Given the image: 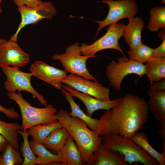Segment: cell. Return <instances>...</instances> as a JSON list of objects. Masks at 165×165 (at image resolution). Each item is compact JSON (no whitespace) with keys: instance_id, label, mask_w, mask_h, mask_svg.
Here are the masks:
<instances>
[{"instance_id":"cell-32","label":"cell","mask_w":165,"mask_h":165,"mask_svg":"<svg viewBox=\"0 0 165 165\" xmlns=\"http://www.w3.org/2000/svg\"><path fill=\"white\" fill-rule=\"evenodd\" d=\"M0 112L4 113L9 119H16L19 117V113L15 110L14 108H6L0 105Z\"/></svg>"},{"instance_id":"cell-31","label":"cell","mask_w":165,"mask_h":165,"mask_svg":"<svg viewBox=\"0 0 165 165\" xmlns=\"http://www.w3.org/2000/svg\"><path fill=\"white\" fill-rule=\"evenodd\" d=\"M14 3L17 6L24 5L28 7H33L40 4L42 1L41 0H13Z\"/></svg>"},{"instance_id":"cell-10","label":"cell","mask_w":165,"mask_h":165,"mask_svg":"<svg viewBox=\"0 0 165 165\" xmlns=\"http://www.w3.org/2000/svg\"><path fill=\"white\" fill-rule=\"evenodd\" d=\"M21 20L16 33L10 39L17 41L18 35L21 30L29 24H36L42 19H51L57 13L53 3L49 2H42L38 6L33 7L23 5L18 6Z\"/></svg>"},{"instance_id":"cell-13","label":"cell","mask_w":165,"mask_h":165,"mask_svg":"<svg viewBox=\"0 0 165 165\" xmlns=\"http://www.w3.org/2000/svg\"><path fill=\"white\" fill-rule=\"evenodd\" d=\"M30 71L33 76L45 81L57 90H61L62 81L67 75L64 70L57 68L38 61L31 65Z\"/></svg>"},{"instance_id":"cell-30","label":"cell","mask_w":165,"mask_h":165,"mask_svg":"<svg viewBox=\"0 0 165 165\" xmlns=\"http://www.w3.org/2000/svg\"><path fill=\"white\" fill-rule=\"evenodd\" d=\"M162 42L157 47L153 49L152 57H165V38L162 39Z\"/></svg>"},{"instance_id":"cell-15","label":"cell","mask_w":165,"mask_h":165,"mask_svg":"<svg viewBox=\"0 0 165 165\" xmlns=\"http://www.w3.org/2000/svg\"><path fill=\"white\" fill-rule=\"evenodd\" d=\"M86 165H128L123 156L118 152L107 148L102 144L94 152Z\"/></svg>"},{"instance_id":"cell-6","label":"cell","mask_w":165,"mask_h":165,"mask_svg":"<svg viewBox=\"0 0 165 165\" xmlns=\"http://www.w3.org/2000/svg\"><path fill=\"white\" fill-rule=\"evenodd\" d=\"M80 46L78 42L65 48L64 53H55L52 57L53 60H59L67 73L75 74L94 81L96 79L91 75L86 66L87 60L91 57L82 55Z\"/></svg>"},{"instance_id":"cell-22","label":"cell","mask_w":165,"mask_h":165,"mask_svg":"<svg viewBox=\"0 0 165 165\" xmlns=\"http://www.w3.org/2000/svg\"><path fill=\"white\" fill-rule=\"evenodd\" d=\"M65 160V165H82V156L76 144L70 135L65 145L58 153Z\"/></svg>"},{"instance_id":"cell-23","label":"cell","mask_w":165,"mask_h":165,"mask_svg":"<svg viewBox=\"0 0 165 165\" xmlns=\"http://www.w3.org/2000/svg\"><path fill=\"white\" fill-rule=\"evenodd\" d=\"M62 127L61 123L57 120L48 124H39L29 128L28 132L32 140L42 144L51 132Z\"/></svg>"},{"instance_id":"cell-4","label":"cell","mask_w":165,"mask_h":165,"mask_svg":"<svg viewBox=\"0 0 165 165\" xmlns=\"http://www.w3.org/2000/svg\"><path fill=\"white\" fill-rule=\"evenodd\" d=\"M7 94L8 98L15 101L20 108L22 119L21 131L26 130L37 124H48L57 121L55 117L57 110L52 105L48 104L43 108H37L32 106L21 93L8 92Z\"/></svg>"},{"instance_id":"cell-21","label":"cell","mask_w":165,"mask_h":165,"mask_svg":"<svg viewBox=\"0 0 165 165\" xmlns=\"http://www.w3.org/2000/svg\"><path fill=\"white\" fill-rule=\"evenodd\" d=\"M61 90L70 104L71 112H68L69 114L72 116L83 120L91 130L96 131L99 124V119L93 118L86 114L80 108V106L75 102L73 97L69 92L62 88Z\"/></svg>"},{"instance_id":"cell-36","label":"cell","mask_w":165,"mask_h":165,"mask_svg":"<svg viewBox=\"0 0 165 165\" xmlns=\"http://www.w3.org/2000/svg\"><path fill=\"white\" fill-rule=\"evenodd\" d=\"M162 4H165V0H162Z\"/></svg>"},{"instance_id":"cell-27","label":"cell","mask_w":165,"mask_h":165,"mask_svg":"<svg viewBox=\"0 0 165 165\" xmlns=\"http://www.w3.org/2000/svg\"><path fill=\"white\" fill-rule=\"evenodd\" d=\"M24 160L18 149L14 148L9 142L0 155V165H22Z\"/></svg>"},{"instance_id":"cell-11","label":"cell","mask_w":165,"mask_h":165,"mask_svg":"<svg viewBox=\"0 0 165 165\" xmlns=\"http://www.w3.org/2000/svg\"><path fill=\"white\" fill-rule=\"evenodd\" d=\"M90 80L78 75L70 74L62 81V83L68 85L81 93L89 95L102 101H109L110 90L97 81Z\"/></svg>"},{"instance_id":"cell-9","label":"cell","mask_w":165,"mask_h":165,"mask_svg":"<svg viewBox=\"0 0 165 165\" xmlns=\"http://www.w3.org/2000/svg\"><path fill=\"white\" fill-rule=\"evenodd\" d=\"M101 2L108 5L109 11L104 20H95L99 26L95 38L105 27L116 24L123 19L127 18L129 20L134 17L138 13L137 4L134 0H102Z\"/></svg>"},{"instance_id":"cell-12","label":"cell","mask_w":165,"mask_h":165,"mask_svg":"<svg viewBox=\"0 0 165 165\" xmlns=\"http://www.w3.org/2000/svg\"><path fill=\"white\" fill-rule=\"evenodd\" d=\"M30 57L18 44L17 41L2 39L0 43V67L12 66L19 68L28 63Z\"/></svg>"},{"instance_id":"cell-17","label":"cell","mask_w":165,"mask_h":165,"mask_svg":"<svg viewBox=\"0 0 165 165\" xmlns=\"http://www.w3.org/2000/svg\"><path fill=\"white\" fill-rule=\"evenodd\" d=\"M145 22L141 17L137 16L129 20L126 25L123 35L125 42L132 50L142 43L141 34Z\"/></svg>"},{"instance_id":"cell-20","label":"cell","mask_w":165,"mask_h":165,"mask_svg":"<svg viewBox=\"0 0 165 165\" xmlns=\"http://www.w3.org/2000/svg\"><path fill=\"white\" fill-rule=\"evenodd\" d=\"M145 63V75L150 84L165 78V57H151Z\"/></svg>"},{"instance_id":"cell-14","label":"cell","mask_w":165,"mask_h":165,"mask_svg":"<svg viewBox=\"0 0 165 165\" xmlns=\"http://www.w3.org/2000/svg\"><path fill=\"white\" fill-rule=\"evenodd\" d=\"M61 88L65 89L73 97L80 100L86 106L87 115L92 117L95 111L104 109L108 110L117 105L122 97L109 101H104L93 97L89 95L80 92L67 85H62Z\"/></svg>"},{"instance_id":"cell-7","label":"cell","mask_w":165,"mask_h":165,"mask_svg":"<svg viewBox=\"0 0 165 165\" xmlns=\"http://www.w3.org/2000/svg\"><path fill=\"white\" fill-rule=\"evenodd\" d=\"M3 72L6 77L4 83V87L8 92L18 93L25 91L31 93L34 98H36L40 104L46 106L48 104L44 97L32 86L31 80L33 75L31 72L26 73L20 71L19 68L9 66L1 68Z\"/></svg>"},{"instance_id":"cell-18","label":"cell","mask_w":165,"mask_h":165,"mask_svg":"<svg viewBox=\"0 0 165 165\" xmlns=\"http://www.w3.org/2000/svg\"><path fill=\"white\" fill-rule=\"evenodd\" d=\"M29 143L33 153L38 156L35 164L65 165V160L60 154L52 153L42 144L33 140L30 141Z\"/></svg>"},{"instance_id":"cell-28","label":"cell","mask_w":165,"mask_h":165,"mask_svg":"<svg viewBox=\"0 0 165 165\" xmlns=\"http://www.w3.org/2000/svg\"><path fill=\"white\" fill-rule=\"evenodd\" d=\"M18 134L21 135L23 139L20 148V152L24 158V162L22 165H34L37 160L36 157L33 153L30 146L28 141L29 135L27 130L22 131L20 130L18 131Z\"/></svg>"},{"instance_id":"cell-35","label":"cell","mask_w":165,"mask_h":165,"mask_svg":"<svg viewBox=\"0 0 165 165\" xmlns=\"http://www.w3.org/2000/svg\"><path fill=\"white\" fill-rule=\"evenodd\" d=\"M2 0H0V14L2 13V9L1 7V4L2 2Z\"/></svg>"},{"instance_id":"cell-3","label":"cell","mask_w":165,"mask_h":165,"mask_svg":"<svg viewBox=\"0 0 165 165\" xmlns=\"http://www.w3.org/2000/svg\"><path fill=\"white\" fill-rule=\"evenodd\" d=\"M102 145L118 152L129 165L140 163L144 165H158L157 161L130 138L116 134L103 136Z\"/></svg>"},{"instance_id":"cell-19","label":"cell","mask_w":165,"mask_h":165,"mask_svg":"<svg viewBox=\"0 0 165 165\" xmlns=\"http://www.w3.org/2000/svg\"><path fill=\"white\" fill-rule=\"evenodd\" d=\"M70 136L68 131L62 127L51 132L42 144L46 148L58 153L64 147Z\"/></svg>"},{"instance_id":"cell-2","label":"cell","mask_w":165,"mask_h":165,"mask_svg":"<svg viewBox=\"0 0 165 165\" xmlns=\"http://www.w3.org/2000/svg\"><path fill=\"white\" fill-rule=\"evenodd\" d=\"M56 119L69 132L82 154L83 162L86 163L92 157L97 148L102 144V137L96 131L90 129L83 120L70 116L66 111L59 110Z\"/></svg>"},{"instance_id":"cell-25","label":"cell","mask_w":165,"mask_h":165,"mask_svg":"<svg viewBox=\"0 0 165 165\" xmlns=\"http://www.w3.org/2000/svg\"><path fill=\"white\" fill-rule=\"evenodd\" d=\"M150 17L147 28L150 31L157 32L165 28V7L161 5L151 8Z\"/></svg>"},{"instance_id":"cell-1","label":"cell","mask_w":165,"mask_h":165,"mask_svg":"<svg viewBox=\"0 0 165 165\" xmlns=\"http://www.w3.org/2000/svg\"><path fill=\"white\" fill-rule=\"evenodd\" d=\"M149 113L144 98L127 94L117 105L101 116L96 131L101 136L114 134L130 138L146 123Z\"/></svg>"},{"instance_id":"cell-24","label":"cell","mask_w":165,"mask_h":165,"mask_svg":"<svg viewBox=\"0 0 165 165\" xmlns=\"http://www.w3.org/2000/svg\"><path fill=\"white\" fill-rule=\"evenodd\" d=\"M130 138L154 158L159 165H165V154L158 152L152 148L149 143L147 134L145 132H137Z\"/></svg>"},{"instance_id":"cell-29","label":"cell","mask_w":165,"mask_h":165,"mask_svg":"<svg viewBox=\"0 0 165 165\" xmlns=\"http://www.w3.org/2000/svg\"><path fill=\"white\" fill-rule=\"evenodd\" d=\"M153 53V48L142 43L127 52L129 59L143 64L152 57Z\"/></svg>"},{"instance_id":"cell-33","label":"cell","mask_w":165,"mask_h":165,"mask_svg":"<svg viewBox=\"0 0 165 165\" xmlns=\"http://www.w3.org/2000/svg\"><path fill=\"white\" fill-rule=\"evenodd\" d=\"M8 143L7 139L0 134V152H2L5 150Z\"/></svg>"},{"instance_id":"cell-26","label":"cell","mask_w":165,"mask_h":165,"mask_svg":"<svg viewBox=\"0 0 165 165\" xmlns=\"http://www.w3.org/2000/svg\"><path fill=\"white\" fill-rule=\"evenodd\" d=\"M21 125L14 122L7 123L0 120V134L4 136L15 149H18V131Z\"/></svg>"},{"instance_id":"cell-16","label":"cell","mask_w":165,"mask_h":165,"mask_svg":"<svg viewBox=\"0 0 165 165\" xmlns=\"http://www.w3.org/2000/svg\"><path fill=\"white\" fill-rule=\"evenodd\" d=\"M147 102L149 111L157 121H165V90L150 87Z\"/></svg>"},{"instance_id":"cell-34","label":"cell","mask_w":165,"mask_h":165,"mask_svg":"<svg viewBox=\"0 0 165 165\" xmlns=\"http://www.w3.org/2000/svg\"><path fill=\"white\" fill-rule=\"evenodd\" d=\"M160 123L161 127L158 131V133L161 138L165 141V121L161 122Z\"/></svg>"},{"instance_id":"cell-5","label":"cell","mask_w":165,"mask_h":165,"mask_svg":"<svg viewBox=\"0 0 165 165\" xmlns=\"http://www.w3.org/2000/svg\"><path fill=\"white\" fill-rule=\"evenodd\" d=\"M146 73L145 66L143 63L127 58L119 57L117 62L113 61L107 66L105 75L110 85L116 90H121V84L127 75L135 74L141 77Z\"/></svg>"},{"instance_id":"cell-8","label":"cell","mask_w":165,"mask_h":165,"mask_svg":"<svg viewBox=\"0 0 165 165\" xmlns=\"http://www.w3.org/2000/svg\"><path fill=\"white\" fill-rule=\"evenodd\" d=\"M125 26L123 23L109 25L105 35L94 42L89 45L82 43L80 46L82 54L95 57V54L99 51L113 49L118 50L125 56L119 44V40L123 37Z\"/></svg>"},{"instance_id":"cell-37","label":"cell","mask_w":165,"mask_h":165,"mask_svg":"<svg viewBox=\"0 0 165 165\" xmlns=\"http://www.w3.org/2000/svg\"><path fill=\"white\" fill-rule=\"evenodd\" d=\"M2 39H1L0 38V43L1 42V41H2Z\"/></svg>"}]
</instances>
